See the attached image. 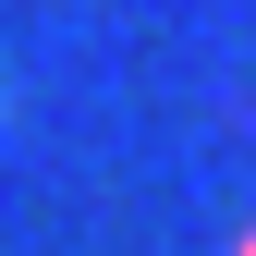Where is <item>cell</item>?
Masks as SVG:
<instances>
[{"mask_svg": "<svg viewBox=\"0 0 256 256\" xmlns=\"http://www.w3.org/2000/svg\"><path fill=\"white\" fill-rule=\"evenodd\" d=\"M244 256H256V232H244Z\"/></svg>", "mask_w": 256, "mask_h": 256, "instance_id": "1", "label": "cell"}]
</instances>
